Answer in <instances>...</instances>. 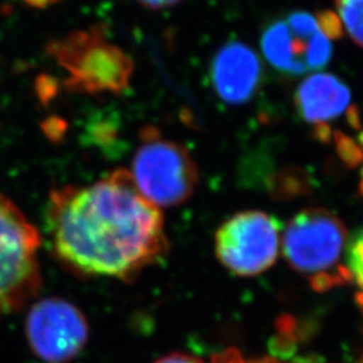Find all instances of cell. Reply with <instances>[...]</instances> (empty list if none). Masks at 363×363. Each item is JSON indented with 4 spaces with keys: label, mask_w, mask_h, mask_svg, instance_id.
<instances>
[{
    "label": "cell",
    "mask_w": 363,
    "mask_h": 363,
    "mask_svg": "<svg viewBox=\"0 0 363 363\" xmlns=\"http://www.w3.org/2000/svg\"><path fill=\"white\" fill-rule=\"evenodd\" d=\"M48 225L57 257L88 276L130 279L169 247L159 208L125 169L91 186L54 190Z\"/></svg>",
    "instance_id": "cell-1"
},
{
    "label": "cell",
    "mask_w": 363,
    "mask_h": 363,
    "mask_svg": "<svg viewBox=\"0 0 363 363\" xmlns=\"http://www.w3.org/2000/svg\"><path fill=\"white\" fill-rule=\"evenodd\" d=\"M345 223L333 211L322 208L301 210L286 225L283 247L294 269L308 276L315 288H328L350 277L340 265L346 244Z\"/></svg>",
    "instance_id": "cell-2"
},
{
    "label": "cell",
    "mask_w": 363,
    "mask_h": 363,
    "mask_svg": "<svg viewBox=\"0 0 363 363\" xmlns=\"http://www.w3.org/2000/svg\"><path fill=\"white\" fill-rule=\"evenodd\" d=\"M49 52L67 72L66 85L74 91L121 93L130 86L133 64L111 43L100 26L69 34L52 42Z\"/></svg>",
    "instance_id": "cell-3"
},
{
    "label": "cell",
    "mask_w": 363,
    "mask_h": 363,
    "mask_svg": "<svg viewBox=\"0 0 363 363\" xmlns=\"http://www.w3.org/2000/svg\"><path fill=\"white\" fill-rule=\"evenodd\" d=\"M132 163L138 190L155 206H177L194 194L198 169L182 144L162 138L156 128H144Z\"/></svg>",
    "instance_id": "cell-4"
},
{
    "label": "cell",
    "mask_w": 363,
    "mask_h": 363,
    "mask_svg": "<svg viewBox=\"0 0 363 363\" xmlns=\"http://www.w3.org/2000/svg\"><path fill=\"white\" fill-rule=\"evenodd\" d=\"M35 228L0 193V307L18 310L38 294L40 273Z\"/></svg>",
    "instance_id": "cell-5"
},
{
    "label": "cell",
    "mask_w": 363,
    "mask_h": 363,
    "mask_svg": "<svg viewBox=\"0 0 363 363\" xmlns=\"http://www.w3.org/2000/svg\"><path fill=\"white\" fill-rule=\"evenodd\" d=\"M281 229V220L268 213H238L217 230V257L237 276L259 274L271 268L279 256Z\"/></svg>",
    "instance_id": "cell-6"
},
{
    "label": "cell",
    "mask_w": 363,
    "mask_h": 363,
    "mask_svg": "<svg viewBox=\"0 0 363 363\" xmlns=\"http://www.w3.org/2000/svg\"><path fill=\"white\" fill-rule=\"evenodd\" d=\"M26 335L42 361L66 363L84 349L89 328L77 307L62 298H45L28 312Z\"/></svg>",
    "instance_id": "cell-7"
},
{
    "label": "cell",
    "mask_w": 363,
    "mask_h": 363,
    "mask_svg": "<svg viewBox=\"0 0 363 363\" xmlns=\"http://www.w3.org/2000/svg\"><path fill=\"white\" fill-rule=\"evenodd\" d=\"M261 77L259 55L240 40L225 43L210 65L211 85L226 104H247L259 91Z\"/></svg>",
    "instance_id": "cell-8"
},
{
    "label": "cell",
    "mask_w": 363,
    "mask_h": 363,
    "mask_svg": "<svg viewBox=\"0 0 363 363\" xmlns=\"http://www.w3.org/2000/svg\"><path fill=\"white\" fill-rule=\"evenodd\" d=\"M350 88L330 73H318L306 78L295 93L298 113L310 124L335 118L350 106Z\"/></svg>",
    "instance_id": "cell-9"
},
{
    "label": "cell",
    "mask_w": 363,
    "mask_h": 363,
    "mask_svg": "<svg viewBox=\"0 0 363 363\" xmlns=\"http://www.w3.org/2000/svg\"><path fill=\"white\" fill-rule=\"evenodd\" d=\"M311 38H303L286 25V19L273 21L261 35V49L267 61L280 73L301 76L308 73L306 55Z\"/></svg>",
    "instance_id": "cell-10"
},
{
    "label": "cell",
    "mask_w": 363,
    "mask_h": 363,
    "mask_svg": "<svg viewBox=\"0 0 363 363\" xmlns=\"http://www.w3.org/2000/svg\"><path fill=\"white\" fill-rule=\"evenodd\" d=\"M273 195L276 198H295L300 195L310 194L312 191V178L303 169H283L272 181Z\"/></svg>",
    "instance_id": "cell-11"
},
{
    "label": "cell",
    "mask_w": 363,
    "mask_h": 363,
    "mask_svg": "<svg viewBox=\"0 0 363 363\" xmlns=\"http://www.w3.org/2000/svg\"><path fill=\"white\" fill-rule=\"evenodd\" d=\"M335 6L351 39L363 48V0H335Z\"/></svg>",
    "instance_id": "cell-12"
},
{
    "label": "cell",
    "mask_w": 363,
    "mask_h": 363,
    "mask_svg": "<svg viewBox=\"0 0 363 363\" xmlns=\"http://www.w3.org/2000/svg\"><path fill=\"white\" fill-rule=\"evenodd\" d=\"M333 57V46L330 39L319 30L308 43L307 55H306V65L308 72L311 70H320L328 65Z\"/></svg>",
    "instance_id": "cell-13"
},
{
    "label": "cell",
    "mask_w": 363,
    "mask_h": 363,
    "mask_svg": "<svg viewBox=\"0 0 363 363\" xmlns=\"http://www.w3.org/2000/svg\"><path fill=\"white\" fill-rule=\"evenodd\" d=\"M346 264L349 276L363 289V229L354 234L347 244Z\"/></svg>",
    "instance_id": "cell-14"
},
{
    "label": "cell",
    "mask_w": 363,
    "mask_h": 363,
    "mask_svg": "<svg viewBox=\"0 0 363 363\" xmlns=\"http://www.w3.org/2000/svg\"><path fill=\"white\" fill-rule=\"evenodd\" d=\"M333 139L335 142L337 157L345 166L354 169L362 164L363 150L352 138L345 135L342 130H335Z\"/></svg>",
    "instance_id": "cell-15"
},
{
    "label": "cell",
    "mask_w": 363,
    "mask_h": 363,
    "mask_svg": "<svg viewBox=\"0 0 363 363\" xmlns=\"http://www.w3.org/2000/svg\"><path fill=\"white\" fill-rule=\"evenodd\" d=\"M284 19L289 28L303 38H312L319 31L316 18L306 11L291 13Z\"/></svg>",
    "instance_id": "cell-16"
},
{
    "label": "cell",
    "mask_w": 363,
    "mask_h": 363,
    "mask_svg": "<svg viewBox=\"0 0 363 363\" xmlns=\"http://www.w3.org/2000/svg\"><path fill=\"white\" fill-rule=\"evenodd\" d=\"M316 22H318L319 30L328 39L337 40V39L342 38L343 34H345L343 23L340 21V18L334 11L325 10V11L318 13V15H316Z\"/></svg>",
    "instance_id": "cell-17"
},
{
    "label": "cell",
    "mask_w": 363,
    "mask_h": 363,
    "mask_svg": "<svg viewBox=\"0 0 363 363\" xmlns=\"http://www.w3.org/2000/svg\"><path fill=\"white\" fill-rule=\"evenodd\" d=\"M211 363H281L273 358H252L247 359L240 351L229 349L213 357Z\"/></svg>",
    "instance_id": "cell-18"
},
{
    "label": "cell",
    "mask_w": 363,
    "mask_h": 363,
    "mask_svg": "<svg viewBox=\"0 0 363 363\" xmlns=\"http://www.w3.org/2000/svg\"><path fill=\"white\" fill-rule=\"evenodd\" d=\"M312 136L319 143L328 144L331 143V140L334 138V132L327 123H316V124H313Z\"/></svg>",
    "instance_id": "cell-19"
},
{
    "label": "cell",
    "mask_w": 363,
    "mask_h": 363,
    "mask_svg": "<svg viewBox=\"0 0 363 363\" xmlns=\"http://www.w3.org/2000/svg\"><path fill=\"white\" fill-rule=\"evenodd\" d=\"M155 363H205L202 359L193 357V355H187V354H181V352H174L166 355L163 358H160Z\"/></svg>",
    "instance_id": "cell-20"
},
{
    "label": "cell",
    "mask_w": 363,
    "mask_h": 363,
    "mask_svg": "<svg viewBox=\"0 0 363 363\" xmlns=\"http://www.w3.org/2000/svg\"><path fill=\"white\" fill-rule=\"evenodd\" d=\"M346 120L352 130H362V117L358 105H350L346 112Z\"/></svg>",
    "instance_id": "cell-21"
},
{
    "label": "cell",
    "mask_w": 363,
    "mask_h": 363,
    "mask_svg": "<svg viewBox=\"0 0 363 363\" xmlns=\"http://www.w3.org/2000/svg\"><path fill=\"white\" fill-rule=\"evenodd\" d=\"M142 6L150 10H160V9H167L172 7L181 0H138Z\"/></svg>",
    "instance_id": "cell-22"
},
{
    "label": "cell",
    "mask_w": 363,
    "mask_h": 363,
    "mask_svg": "<svg viewBox=\"0 0 363 363\" xmlns=\"http://www.w3.org/2000/svg\"><path fill=\"white\" fill-rule=\"evenodd\" d=\"M358 140H359V143L362 144L363 147V132H361V135L358 136Z\"/></svg>",
    "instance_id": "cell-23"
},
{
    "label": "cell",
    "mask_w": 363,
    "mask_h": 363,
    "mask_svg": "<svg viewBox=\"0 0 363 363\" xmlns=\"http://www.w3.org/2000/svg\"><path fill=\"white\" fill-rule=\"evenodd\" d=\"M0 310H1V307H0Z\"/></svg>",
    "instance_id": "cell-24"
},
{
    "label": "cell",
    "mask_w": 363,
    "mask_h": 363,
    "mask_svg": "<svg viewBox=\"0 0 363 363\" xmlns=\"http://www.w3.org/2000/svg\"><path fill=\"white\" fill-rule=\"evenodd\" d=\"M361 363H363V362H361Z\"/></svg>",
    "instance_id": "cell-25"
}]
</instances>
